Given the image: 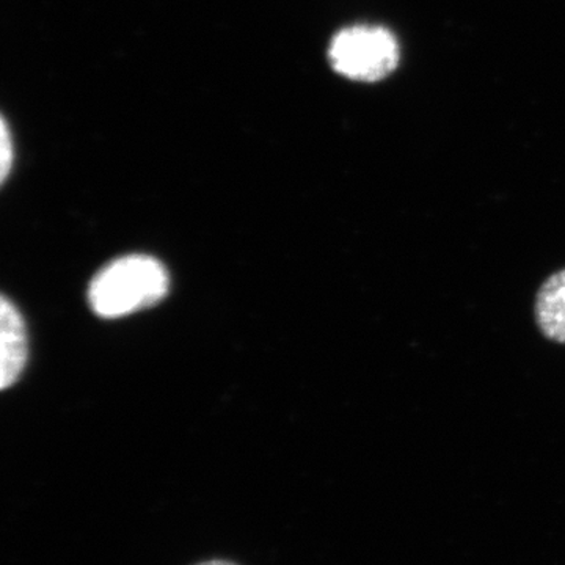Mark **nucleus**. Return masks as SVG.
<instances>
[{
  "instance_id": "6",
  "label": "nucleus",
  "mask_w": 565,
  "mask_h": 565,
  "mask_svg": "<svg viewBox=\"0 0 565 565\" xmlns=\"http://www.w3.org/2000/svg\"><path fill=\"white\" fill-rule=\"evenodd\" d=\"M196 565H234V564L226 563V561H206V563L196 564Z\"/></svg>"
},
{
  "instance_id": "3",
  "label": "nucleus",
  "mask_w": 565,
  "mask_h": 565,
  "mask_svg": "<svg viewBox=\"0 0 565 565\" xmlns=\"http://www.w3.org/2000/svg\"><path fill=\"white\" fill-rule=\"evenodd\" d=\"M0 337H2V359H0V386L2 390L17 384L28 363V330L17 305L2 297L0 303Z\"/></svg>"
},
{
  "instance_id": "5",
  "label": "nucleus",
  "mask_w": 565,
  "mask_h": 565,
  "mask_svg": "<svg viewBox=\"0 0 565 565\" xmlns=\"http://www.w3.org/2000/svg\"><path fill=\"white\" fill-rule=\"evenodd\" d=\"M0 143H2V156H0V177H2V182L7 181L9 178L11 163H13V140H11V134L9 129V125H7L6 120H2V139H0Z\"/></svg>"
},
{
  "instance_id": "2",
  "label": "nucleus",
  "mask_w": 565,
  "mask_h": 565,
  "mask_svg": "<svg viewBox=\"0 0 565 565\" xmlns=\"http://www.w3.org/2000/svg\"><path fill=\"white\" fill-rule=\"evenodd\" d=\"M329 61L333 70L348 79L381 81L399 63V44L384 28L353 25L334 35Z\"/></svg>"
},
{
  "instance_id": "4",
  "label": "nucleus",
  "mask_w": 565,
  "mask_h": 565,
  "mask_svg": "<svg viewBox=\"0 0 565 565\" xmlns=\"http://www.w3.org/2000/svg\"><path fill=\"white\" fill-rule=\"evenodd\" d=\"M535 322L546 340L565 344V269L546 278L534 305Z\"/></svg>"
},
{
  "instance_id": "1",
  "label": "nucleus",
  "mask_w": 565,
  "mask_h": 565,
  "mask_svg": "<svg viewBox=\"0 0 565 565\" xmlns=\"http://www.w3.org/2000/svg\"><path fill=\"white\" fill-rule=\"evenodd\" d=\"M170 277L150 255L115 259L95 275L88 289L92 310L99 318L117 319L154 307L166 299Z\"/></svg>"
}]
</instances>
